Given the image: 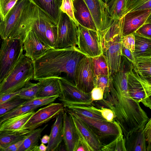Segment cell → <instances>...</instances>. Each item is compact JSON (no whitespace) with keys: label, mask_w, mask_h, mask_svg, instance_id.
<instances>
[{"label":"cell","mask_w":151,"mask_h":151,"mask_svg":"<svg viewBox=\"0 0 151 151\" xmlns=\"http://www.w3.org/2000/svg\"><path fill=\"white\" fill-rule=\"evenodd\" d=\"M129 70L127 65H122L119 70L110 77L103 99L92 102L96 106L113 111L114 120L120 126L125 139L144 127L149 119L139 103L132 98L128 93L127 75Z\"/></svg>","instance_id":"cell-1"},{"label":"cell","mask_w":151,"mask_h":151,"mask_svg":"<svg viewBox=\"0 0 151 151\" xmlns=\"http://www.w3.org/2000/svg\"><path fill=\"white\" fill-rule=\"evenodd\" d=\"M85 55L76 47L51 48L33 61V79L57 78L74 85L76 66Z\"/></svg>","instance_id":"cell-2"},{"label":"cell","mask_w":151,"mask_h":151,"mask_svg":"<svg viewBox=\"0 0 151 151\" xmlns=\"http://www.w3.org/2000/svg\"><path fill=\"white\" fill-rule=\"evenodd\" d=\"M57 23L46 12L33 0H28L24 9V17L22 25L21 38L23 40L25 35L32 30L39 40L47 45L45 32L50 26L57 25Z\"/></svg>","instance_id":"cell-3"},{"label":"cell","mask_w":151,"mask_h":151,"mask_svg":"<svg viewBox=\"0 0 151 151\" xmlns=\"http://www.w3.org/2000/svg\"><path fill=\"white\" fill-rule=\"evenodd\" d=\"M33 77V61L22 54L8 75L0 83V94L19 90Z\"/></svg>","instance_id":"cell-4"},{"label":"cell","mask_w":151,"mask_h":151,"mask_svg":"<svg viewBox=\"0 0 151 151\" xmlns=\"http://www.w3.org/2000/svg\"><path fill=\"white\" fill-rule=\"evenodd\" d=\"M3 40L0 49V83L11 71L24 50L23 41L20 38Z\"/></svg>","instance_id":"cell-5"},{"label":"cell","mask_w":151,"mask_h":151,"mask_svg":"<svg viewBox=\"0 0 151 151\" xmlns=\"http://www.w3.org/2000/svg\"><path fill=\"white\" fill-rule=\"evenodd\" d=\"M68 112L73 113L80 118L87 126L103 146L109 144L120 134L123 133L119 124L114 120L110 122L106 120L87 117L76 113Z\"/></svg>","instance_id":"cell-6"},{"label":"cell","mask_w":151,"mask_h":151,"mask_svg":"<svg viewBox=\"0 0 151 151\" xmlns=\"http://www.w3.org/2000/svg\"><path fill=\"white\" fill-rule=\"evenodd\" d=\"M127 86L130 97L151 109V81L140 75L133 65L128 72Z\"/></svg>","instance_id":"cell-7"},{"label":"cell","mask_w":151,"mask_h":151,"mask_svg":"<svg viewBox=\"0 0 151 151\" xmlns=\"http://www.w3.org/2000/svg\"><path fill=\"white\" fill-rule=\"evenodd\" d=\"M78 26L60 10L57 26L56 48L76 47Z\"/></svg>","instance_id":"cell-8"},{"label":"cell","mask_w":151,"mask_h":151,"mask_svg":"<svg viewBox=\"0 0 151 151\" xmlns=\"http://www.w3.org/2000/svg\"><path fill=\"white\" fill-rule=\"evenodd\" d=\"M77 48L82 54L92 58L103 54L97 31L78 24Z\"/></svg>","instance_id":"cell-9"},{"label":"cell","mask_w":151,"mask_h":151,"mask_svg":"<svg viewBox=\"0 0 151 151\" xmlns=\"http://www.w3.org/2000/svg\"><path fill=\"white\" fill-rule=\"evenodd\" d=\"M95 78L91 58L84 55L78 62L75 69V86L83 92L90 93L95 87Z\"/></svg>","instance_id":"cell-10"},{"label":"cell","mask_w":151,"mask_h":151,"mask_svg":"<svg viewBox=\"0 0 151 151\" xmlns=\"http://www.w3.org/2000/svg\"><path fill=\"white\" fill-rule=\"evenodd\" d=\"M61 93L58 99L65 107L70 105H89L92 104L91 93L80 90L74 85L59 78Z\"/></svg>","instance_id":"cell-11"},{"label":"cell","mask_w":151,"mask_h":151,"mask_svg":"<svg viewBox=\"0 0 151 151\" xmlns=\"http://www.w3.org/2000/svg\"><path fill=\"white\" fill-rule=\"evenodd\" d=\"M65 109L62 103H52L34 111L25 124L24 129L32 131L39 128L56 116Z\"/></svg>","instance_id":"cell-12"},{"label":"cell","mask_w":151,"mask_h":151,"mask_svg":"<svg viewBox=\"0 0 151 151\" xmlns=\"http://www.w3.org/2000/svg\"><path fill=\"white\" fill-rule=\"evenodd\" d=\"M151 9L133 11L125 14L119 19L122 37L134 33L142 25L151 21Z\"/></svg>","instance_id":"cell-13"},{"label":"cell","mask_w":151,"mask_h":151,"mask_svg":"<svg viewBox=\"0 0 151 151\" xmlns=\"http://www.w3.org/2000/svg\"><path fill=\"white\" fill-rule=\"evenodd\" d=\"M28 0H18L6 16L0 21V36L2 40L10 38L19 21Z\"/></svg>","instance_id":"cell-14"},{"label":"cell","mask_w":151,"mask_h":151,"mask_svg":"<svg viewBox=\"0 0 151 151\" xmlns=\"http://www.w3.org/2000/svg\"><path fill=\"white\" fill-rule=\"evenodd\" d=\"M68 112L71 116L80 142L86 151H101L103 145L87 126L74 114Z\"/></svg>","instance_id":"cell-15"},{"label":"cell","mask_w":151,"mask_h":151,"mask_svg":"<svg viewBox=\"0 0 151 151\" xmlns=\"http://www.w3.org/2000/svg\"><path fill=\"white\" fill-rule=\"evenodd\" d=\"M121 36H119L109 41L103 51L106 59L110 77L119 70L122 60Z\"/></svg>","instance_id":"cell-16"},{"label":"cell","mask_w":151,"mask_h":151,"mask_svg":"<svg viewBox=\"0 0 151 151\" xmlns=\"http://www.w3.org/2000/svg\"><path fill=\"white\" fill-rule=\"evenodd\" d=\"M91 13L97 31L106 28L112 20L106 4L103 0H84Z\"/></svg>","instance_id":"cell-17"},{"label":"cell","mask_w":151,"mask_h":151,"mask_svg":"<svg viewBox=\"0 0 151 151\" xmlns=\"http://www.w3.org/2000/svg\"><path fill=\"white\" fill-rule=\"evenodd\" d=\"M23 43V50L25 51L24 55L32 61L51 48L41 42L34 31L31 29L26 33Z\"/></svg>","instance_id":"cell-18"},{"label":"cell","mask_w":151,"mask_h":151,"mask_svg":"<svg viewBox=\"0 0 151 151\" xmlns=\"http://www.w3.org/2000/svg\"><path fill=\"white\" fill-rule=\"evenodd\" d=\"M34 111L7 119L0 124V133L25 135L31 131L25 130L24 126Z\"/></svg>","instance_id":"cell-19"},{"label":"cell","mask_w":151,"mask_h":151,"mask_svg":"<svg viewBox=\"0 0 151 151\" xmlns=\"http://www.w3.org/2000/svg\"><path fill=\"white\" fill-rule=\"evenodd\" d=\"M63 140L67 151H76L80 143L71 116L65 109L63 113Z\"/></svg>","instance_id":"cell-20"},{"label":"cell","mask_w":151,"mask_h":151,"mask_svg":"<svg viewBox=\"0 0 151 151\" xmlns=\"http://www.w3.org/2000/svg\"><path fill=\"white\" fill-rule=\"evenodd\" d=\"M75 17L78 24L88 29L97 31L90 12L84 0H72Z\"/></svg>","instance_id":"cell-21"},{"label":"cell","mask_w":151,"mask_h":151,"mask_svg":"<svg viewBox=\"0 0 151 151\" xmlns=\"http://www.w3.org/2000/svg\"><path fill=\"white\" fill-rule=\"evenodd\" d=\"M64 110L56 116L51 127L46 151L56 150L63 140V113Z\"/></svg>","instance_id":"cell-22"},{"label":"cell","mask_w":151,"mask_h":151,"mask_svg":"<svg viewBox=\"0 0 151 151\" xmlns=\"http://www.w3.org/2000/svg\"><path fill=\"white\" fill-rule=\"evenodd\" d=\"M39 89L36 97L57 96L61 94V89L59 78H48L37 80Z\"/></svg>","instance_id":"cell-23"},{"label":"cell","mask_w":151,"mask_h":151,"mask_svg":"<svg viewBox=\"0 0 151 151\" xmlns=\"http://www.w3.org/2000/svg\"><path fill=\"white\" fill-rule=\"evenodd\" d=\"M102 52L107 44L110 40L121 35V26L119 19L112 20L105 29L97 32Z\"/></svg>","instance_id":"cell-24"},{"label":"cell","mask_w":151,"mask_h":151,"mask_svg":"<svg viewBox=\"0 0 151 151\" xmlns=\"http://www.w3.org/2000/svg\"><path fill=\"white\" fill-rule=\"evenodd\" d=\"M144 127L134 132L125 139L127 151H147L143 132Z\"/></svg>","instance_id":"cell-25"},{"label":"cell","mask_w":151,"mask_h":151,"mask_svg":"<svg viewBox=\"0 0 151 151\" xmlns=\"http://www.w3.org/2000/svg\"><path fill=\"white\" fill-rule=\"evenodd\" d=\"M48 126L45 125L31 131L26 135L19 151H38V142L42 132Z\"/></svg>","instance_id":"cell-26"},{"label":"cell","mask_w":151,"mask_h":151,"mask_svg":"<svg viewBox=\"0 0 151 151\" xmlns=\"http://www.w3.org/2000/svg\"><path fill=\"white\" fill-rule=\"evenodd\" d=\"M133 66L135 71L141 76L151 81V56H142L135 58Z\"/></svg>","instance_id":"cell-27"},{"label":"cell","mask_w":151,"mask_h":151,"mask_svg":"<svg viewBox=\"0 0 151 151\" xmlns=\"http://www.w3.org/2000/svg\"><path fill=\"white\" fill-rule=\"evenodd\" d=\"M57 23L62 0H33Z\"/></svg>","instance_id":"cell-28"},{"label":"cell","mask_w":151,"mask_h":151,"mask_svg":"<svg viewBox=\"0 0 151 151\" xmlns=\"http://www.w3.org/2000/svg\"><path fill=\"white\" fill-rule=\"evenodd\" d=\"M65 109L66 111L77 113L87 117L105 120L99 112L93 109V104L89 105H68Z\"/></svg>","instance_id":"cell-29"},{"label":"cell","mask_w":151,"mask_h":151,"mask_svg":"<svg viewBox=\"0 0 151 151\" xmlns=\"http://www.w3.org/2000/svg\"><path fill=\"white\" fill-rule=\"evenodd\" d=\"M134 34L135 43L133 54L134 58L142 56H151V39Z\"/></svg>","instance_id":"cell-30"},{"label":"cell","mask_w":151,"mask_h":151,"mask_svg":"<svg viewBox=\"0 0 151 151\" xmlns=\"http://www.w3.org/2000/svg\"><path fill=\"white\" fill-rule=\"evenodd\" d=\"M126 0H108L106 3L111 19H119L124 15Z\"/></svg>","instance_id":"cell-31"},{"label":"cell","mask_w":151,"mask_h":151,"mask_svg":"<svg viewBox=\"0 0 151 151\" xmlns=\"http://www.w3.org/2000/svg\"><path fill=\"white\" fill-rule=\"evenodd\" d=\"M91 59L93 69L95 77L101 75L110 77L107 62L105 57L103 54L91 58Z\"/></svg>","instance_id":"cell-32"},{"label":"cell","mask_w":151,"mask_h":151,"mask_svg":"<svg viewBox=\"0 0 151 151\" xmlns=\"http://www.w3.org/2000/svg\"><path fill=\"white\" fill-rule=\"evenodd\" d=\"M148 9H151V0H126L123 16L129 12Z\"/></svg>","instance_id":"cell-33"},{"label":"cell","mask_w":151,"mask_h":151,"mask_svg":"<svg viewBox=\"0 0 151 151\" xmlns=\"http://www.w3.org/2000/svg\"><path fill=\"white\" fill-rule=\"evenodd\" d=\"M39 87L38 82L34 83L29 81L22 88L18 96L20 98L27 100H31L37 96Z\"/></svg>","instance_id":"cell-34"},{"label":"cell","mask_w":151,"mask_h":151,"mask_svg":"<svg viewBox=\"0 0 151 151\" xmlns=\"http://www.w3.org/2000/svg\"><path fill=\"white\" fill-rule=\"evenodd\" d=\"M102 151H127L125 138L121 133L109 144L103 146Z\"/></svg>","instance_id":"cell-35"},{"label":"cell","mask_w":151,"mask_h":151,"mask_svg":"<svg viewBox=\"0 0 151 151\" xmlns=\"http://www.w3.org/2000/svg\"><path fill=\"white\" fill-rule=\"evenodd\" d=\"M39 107V106H23L22 105L1 117L0 124L7 119L34 111Z\"/></svg>","instance_id":"cell-36"},{"label":"cell","mask_w":151,"mask_h":151,"mask_svg":"<svg viewBox=\"0 0 151 151\" xmlns=\"http://www.w3.org/2000/svg\"><path fill=\"white\" fill-rule=\"evenodd\" d=\"M27 100L17 96L5 103L0 105V117L22 105Z\"/></svg>","instance_id":"cell-37"},{"label":"cell","mask_w":151,"mask_h":151,"mask_svg":"<svg viewBox=\"0 0 151 151\" xmlns=\"http://www.w3.org/2000/svg\"><path fill=\"white\" fill-rule=\"evenodd\" d=\"M58 98L57 96L36 97L31 100L26 101L23 106H35L40 107L53 103Z\"/></svg>","instance_id":"cell-38"},{"label":"cell","mask_w":151,"mask_h":151,"mask_svg":"<svg viewBox=\"0 0 151 151\" xmlns=\"http://www.w3.org/2000/svg\"><path fill=\"white\" fill-rule=\"evenodd\" d=\"M25 135H16L0 133V151H1L4 148L23 139Z\"/></svg>","instance_id":"cell-39"},{"label":"cell","mask_w":151,"mask_h":151,"mask_svg":"<svg viewBox=\"0 0 151 151\" xmlns=\"http://www.w3.org/2000/svg\"><path fill=\"white\" fill-rule=\"evenodd\" d=\"M60 9L66 14L77 26L78 25L74 15L72 0H62Z\"/></svg>","instance_id":"cell-40"},{"label":"cell","mask_w":151,"mask_h":151,"mask_svg":"<svg viewBox=\"0 0 151 151\" xmlns=\"http://www.w3.org/2000/svg\"><path fill=\"white\" fill-rule=\"evenodd\" d=\"M57 26L48 27L45 32V38L48 46L51 48L56 47L57 37Z\"/></svg>","instance_id":"cell-41"},{"label":"cell","mask_w":151,"mask_h":151,"mask_svg":"<svg viewBox=\"0 0 151 151\" xmlns=\"http://www.w3.org/2000/svg\"><path fill=\"white\" fill-rule=\"evenodd\" d=\"M18 0H0V21H4Z\"/></svg>","instance_id":"cell-42"},{"label":"cell","mask_w":151,"mask_h":151,"mask_svg":"<svg viewBox=\"0 0 151 151\" xmlns=\"http://www.w3.org/2000/svg\"><path fill=\"white\" fill-rule=\"evenodd\" d=\"M122 45L130 50L132 53L134 52L135 47V37L133 33L124 36L121 38Z\"/></svg>","instance_id":"cell-43"},{"label":"cell","mask_w":151,"mask_h":151,"mask_svg":"<svg viewBox=\"0 0 151 151\" xmlns=\"http://www.w3.org/2000/svg\"><path fill=\"white\" fill-rule=\"evenodd\" d=\"M133 34L151 39V21H148L142 25Z\"/></svg>","instance_id":"cell-44"},{"label":"cell","mask_w":151,"mask_h":151,"mask_svg":"<svg viewBox=\"0 0 151 151\" xmlns=\"http://www.w3.org/2000/svg\"><path fill=\"white\" fill-rule=\"evenodd\" d=\"M93 109L99 112L102 117L106 121L112 122L114 120V114L113 111L110 109L103 106H95L93 105Z\"/></svg>","instance_id":"cell-45"},{"label":"cell","mask_w":151,"mask_h":151,"mask_svg":"<svg viewBox=\"0 0 151 151\" xmlns=\"http://www.w3.org/2000/svg\"><path fill=\"white\" fill-rule=\"evenodd\" d=\"M143 132L146 145L147 151H151V118L144 126Z\"/></svg>","instance_id":"cell-46"},{"label":"cell","mask_w":151,"mask_h":151,"mask_svg":"<svg viewBox=\"0 0 151 151\" xmlns=\"http://www.w3.org/2000/svg\"><path fill=\"white\" fill-rule=\"evenodd\" d=\"M110 77L104 75H99L95 77V87L99 88L104 91L108 85Z\"/></svg>","instance_id":"cell-47"},{"label":"cell","mask_w":151,"mask_h":151,"mask_svg":"<svg viewBox=\"0 0 151 151\" xmlns=\"http://www.w3.org/2000/svg\"><path fill=\"white\" fill-rule=\"evenodd\" d=\"M22 89V88L14 92L0 94V105L18 96V94Z\"/></svg>","instance_id":"cell-48"},{"label":"cell","mask_w":151,"mask_h":151,"mask_svg":"<svg viewBox=\"0 0 151 151\" xmlns=\"http://www.w3.org/2000/svg\"><path fill=\"white\" fill-rule=\"evenodd\" d=\"M104 91L99 88L94 87L91 92L92 101H99L103 99Z\"/></svg>","instance_id":"cell-49"},{"label":"cell","mask_w":151,"mask_h":151,"mask_svg":"<svg viewBox=\"0 0 151 151\" xmlns=\"http://www.w3.org/2000/svg\"><path fill=\"white\" fill-rule=\"evenodd\" d=\"M122 55L125 57L132 63L134 66L135 64V58L133 53L129 50L126 48L122 45Z\"/></svg>","instance_id":"cell-50"},{"label":"cell","mask_w":151,"mask_h":151,"mask_svg":"<svg viewBox=\"0 0 151 151\" xmlns=\"http://www.w3.org/2000/svg\"><path fill=\"white\" fill-rule=\"evenodd\" d=\"M23 139L7 147L2 149L1 151H19L20 147L22 143Z\"/></svg>","instance_id":"cell-51"},{"label":"cell","mask_w":151,"mask_h":151,"mask_svg":"<svg viewBox=\"0 0 151 151\" xmlns=\"http://www.w3.org/2000/svg\"><path fill=\"white\" fill-rule=\"evenodd\" d=\"M50 139L49 136L47 134L44 135L41 139H40V141L41 143L44 144H47Z\"/></svg>","instance_id":"cell-52"},{"label":"cell","mask_w":151,"mask_h":151,"mask_svg":"<svg viewBox=\"0 0 151 151\" xmlns=\"http://www.w3.org/2000/svg\"><path fill=\"white\" fill-rule=\"evenodd\" d=\"M47 146L44 144L41 143L38 147V151H46Z\"/></svg>","instance_id":"cell-53"},{"label":"cell","mask_w":151,"mask_h":151,"mask_svg":"<svg viewBox=\"0 0 151 151\" xmlns=\"http://www.w3.org/2000/svg\"><path fill=\"white\" fill-rule=\"evenodd\" d=\"M76 151H86L84 147L80 142Z\"/></svg>","instance_id":"cell-54"},{"label":"cell","mask_w":151,"mask_h":151,"mask_svg":"<svg viewBox=\"0 0 151 151\" xmlns=\"http://www.w3.org/2000/svg\"><path fill=\"white\" fill-rule=\"evenodd\" d=\"M106 3L107 1L108 0H103Z\"/></svg>","instance_id":"cell-55"},{"label":"cell","mask_w":151,"mask_h":151,"mask_svg":"<svg viewBox=\"0 0 151 151\" xmlns=\"http://www.w3.org/2000/svg\"></svg>","instance_id":"cell-56"}]
</instances>
